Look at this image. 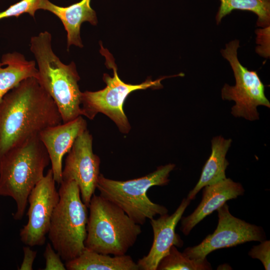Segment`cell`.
I'll return each mask as SVG.
<instances>
[{"label": "cell", "instance_id": "cell-1", "mask_svg": "<svg viewBox=\"0 0 270 270\" xmlns=\"http://www.w3.org/2000/svg\"><path fill=\"white\" fill-rule=\"evenodd\" d=\"M62 123L56 105L38 80H22L0 104V159L45 128Z\"/></svg>", "mask_w": 270, "mask_h": 270}, {"label": "cell", "instance_id": "cell-2", "mask_svg": "<svg viewBox=\"0 0 270 270\" xmlns=\"http://www.w3.org/2000/svg\"><path fill=\"white\" fill-rule=\"evenodd\" d=\"M30 50L38 66L36 79L56 105L62 123L82 116L80 78L76 64H64L54 52L52 35L48 31L31 38Z\"/></svg>", "mask_w": 270, "mask_h": 270}, {"label": "cell", "instance_id": "cell-3", "mask_svg": "<svg viewBox=\"0 0 270 270\" xmlns=\"http://www.w3.org/2000/svg\"><path fill=\"white\" fill-rule=\"evenodd\" d=\"M50 159L39 136L12 148L0 159V196L12 198L16 202L15 220H20L28 196L44 177Z\"/></svg>", "mask_w": 270, "mask_h": 270}, {"label": "cell", "instance_id": "cell-4", "mask_svg": "<svg viewBox=\"0 0 270 270\" xmlns=\"http://www.w3.org/2000/svg\"><path fill=\"white\" fill-rule=\"evenodd\" d=\"M88 208L85 247L102 254H126L142 232L140 225L100 195L92 196Z\"/></svg>", "mask_w": 270, "mask_h": 270}, {"label": "cell", "instance_id": "cell-5", "mask_svg": "<svg viewBox=\"0 0 270 270\" xmlns=\"http://www.w3.org/2000/svg\"><path fill=\"white\" fill-rule=\"evenodd\" d=\"M58 192L60 199L52 217L48 237L66 262L80 256L86 248L88 207L74 180H62Z\"/></svg>", "mask_w": 270, "mask_h": 270}, {"label": "cell", "instance_id": "cell-6", "mask_svg": "<svg viewBox=\"0 0 270 270\" xmlns=\"http://www.w3.org/2000/svg\"><path fill=\"white\" fill-rule=\"evenodd\" d=\"M175 166L174 164L161 166L145 176L127 180H111L100 174L96 188L100 196L120 208L135 222L144 224L158 214L168 213L166 207L152 202L147 192L153 186L167 185Z\"/></svg>", "mask_w": 270, "mask_h": 270}, {"label": "cell", "instance_id": "cell-7", "mask_svg": "<svg viewBox=\"0 0 270 270\" xmlns=\"http://www.w3.org/2000/svg\"><path fill=\"white\" fill-rule=\"evenodd\" d=\"M100 52L106 58V65L112 68L113 76L104 74L102 80L106 86L102 90L82 92V116L92 120L98 113L108 116L117 126L119 130L127 134L131 127L124 110V104L128 96L132 92L148 88L158 89L163 87L160 82L170 76H164L155 80L148 78L144 82L138 84H126L118 76L114 60L100 43Z\"/></svg>", "mask_w": 270, "mask_h": 270}, {"label": "cell", "instance_id": "cell-8", "mask_svg": "<svg viewBox=\"0 0 270 270\" xmlns=\"http://www.w3.org/2000/svg\"><path fill=\"white\" fill-rule=\"evenodd\" d=\"M221 50L222 56L230 62L236 79V85L226 84L222 90L223 100H234L232 114L236 117H243L254 120L259 118L257 106L270 108V103L264 94V86L256 71L250 70L243 66L237 56L239 41L232 40L226 44Z\"/></svg>", "mask_w": 270, "mask_h": 270}, {"label": "cell", "instance_id": "cell-9", "mask_svg": "<svg viewBox=\"0 0 270 270\" xmlns=\"http://www.w3.org/2000/svg\"><path fill=\"white\" fill-rule=\"evenodd\" d=\"M218 224L216 230L198 244L186 248L182 252L188 258L202 260L213 251L246 242H262L266 239L263 228L232 215L225 203L217 210Z\"/></svg>", "mask_w": 270, "mask_h": 270}, {"label": "cell", "instance_id": "cell-10", "mask_svg": "<svg viewBox=\"0 0 270 270\" xmlns=\"http://www.w3.org/2000/svg\"><path fill=\"white\" fill-rule=\"evenodd\" d=\"M60 199L52 169L36 185L30 192L27 212L28 220L20 230L21 241L26 246L44 244L52 217Z\"/></svg>", "mask_w": 270, "mask_h": 270}, {"label": "cell", "instance_id": "cell-11", "mask_svg": "<svg viewBox=\"0 0 270 270\" xmlns=\"http://www.w3.org/2000/svg\"><path fill=\"white\" fill-rule=\"evenodd\" d=\"M100 163V158L93 152L92 136L86 129L78 136L68 153L62 180L76 182L82 200L88 208L96 189Z\"/></svg>", "mask_w": 270, "mask_h": 270}, {"label": "cell", "instance_id": "cell-12", "mask_svg": "<svg viewBox=\"0 0 270 270\" xmlns=\"http://www.w3.org/2000/svg\"><path fill=\"white\" fill-rule=\"evenodd\" d=\"M190 200L184 198L175 212L172 214L160 215L150 220L154 240L148 254L139 259L136 262L139 270H156L161 259L166 255L172 246L182 247L184 242L176 232V226L180 220Z\"/></svg>", "mask_w": 270, "mask_h": 270}, {"label": "cell", "instance_id": "cell-13", "mask_svg": "<svg viewBox=\"0 0 270 270\" xmlns=\"http://www.w3.org/2000/svg\"><path fill=\"white\" fill-rule=\"evenodd\" d=\"M87 124L82 116L71 121L47 128L39 134L48 154L53 177L60 184L62 181V162L64 156L70 150L76 138L87 128Z\"/></svg>", "mask_w": 270, "mask_h": 270}, {"label": "cell", "instance_id": "cell-14", "mask_svg": "<svg viewBox=\"0 0 270 270\" xmlns=\"http://www.w3.org/2000/svg\"><path fill=\"white\" fill-rule=\"evenodd\" d=\"M202 200L190 214L182 216L180 230L186 236L206 216L224 205L228 200L242 196L244 190L239 182L226 178L213 184L204 186Z\"/></svg>", "mask_w": 270, "mask_h": 270}, {"label": "cell", "instance_id": "cell-15", "mask_svg": "<svg viewBox=\"0 0 270 270\" xmlns=\"http://www.w3.org/2000/svg\"><path fill=\"white\" fill-rule=\"evenodd\" d=\"M90 0L80 2L68 6H60L48 0H40L38 10H48L56 15L62 23L67 35V50L72 44L83 47L80 36L82 23L88 22L95 26L98 22L95 11L91 8Z\"/></svg>", "mask_w": 270, "mask_h": 270}, {"label": "cell", "instance_id": "cell-16", "mask_svg": "<svg viewBox=\"0 0 270 270\" xmlns=\"http://www.w3.org/2000/svg\"><path fill=\"white\" fill-rule=\"evenodd\" d=\"M232 140L222 136L214 137L212 140L211 154L205 163L200 178L187 198L192 200L204 186L225 179L226 170L229 163L226 158Z\"/></svg>", "mask_w": 270, "mask_h": 270}, {"label": "cell", "instance_id": "cell-17", "mask_svg": "<svg viewBox=\"0 0 270 270\" xmlns=\"http://www.w3.org/2000/svg\"><path fill=\"white\" fill-rule=\"evenodd\" d=\"M35 61L28 60L18 52L4 54L0 61V104L4 96L22 80L38 77Z\"/></svg>", "mask_w": 270, "mask_h": 270}, {"label": "cell", "instance_id": "cell-18", "mask_svg": "<svg viewBox=\"0 0 270 270\" xmlns=\"http://www.w3.org/2000/svg\"><path fill=\"white\" fill-rule=\"evenodd\" d=\"M68 270H138L136 262L129 255L100 254L86 248L80 256L66 262Z\"/></svg>", "mask_w": 270, "mask_h": 270}, {"label": "cell", "instance_id": "cell-19", "mask_svg": "<svg viewBox=\"0 0 270 270\" xmlns=\"http://www.w3.org/2000/svg\"><path fill=\"white\" fill-rule=\"evenodd\" d=\"M220 4L216 16V24L232 10L252 12L258 16L257 25L264 28L270 24V0H220Z\"/></svg>", "mask_w": 270, "mask_h": 270}, {"label": "cell", "instance_id": "cell-20", "mask_svg": "<svg viewBox=\"0 0 270 270\" xmlns=\"http://www.w3.org/2000/svg\"><path fill=\"white\" fill-rule=\"evenodd\" d=\"M212 268L206 258L202 260L191 259L176 246H172L168 253L159 262L156 270H210Z\"/></svg>", "mask_w": 270, "mask_h": 270}, {"label": "cell", "instance_id": "cell-21", "mask_svg": "<svg viewBox=\"0 0 270 270\" xmlns=\"http://www.w3.org/2000/svg\"><path fill=\"white\" fill-rule=\"evenodd\" d=\"M39 2L40 0H21L0 12V20L13 16L18 18L25 13L34 18L36 12L38 10Z\"/></svg>", "mask_w": 270, "mask_h": 270}, {"label": "cell", "instance_id": "cell-22", "mask_svg": "<svg viewBox=\"0 0 270 270\" xmlns=\"http://www.w3.org/2000/svg\"><path fill=\"white\" fill-rule=\"evenodd\" d=\"M248 254L252 258L259 260L266 270L270 269V241L264 240L260 244L253 246Z\"/></svg>", "mask_w": 270, "mask_h": 270}, {"label": "cell", "instance_id": "cell-23", "mask_svg": "<svg viewBox=\"0 0 270 270\" xmlns=\"http://www.w3.org/2000/svg\"><path fill=\"white\" fill-rule=\"evenodd\" d=\"M46 264L44 270H66L60 254L54 250L51 244L46 245L44 254Z\"/></svg>", "mask_w": 270, "mask_h": 270}, {"label": "cell", "instance_id": "cell-24", "mask_svg": "<svg viewBox=\"0 0 270 270\" xmlns=\"http://www.w3.org/2000/svg\"><path fill=\"white\" fill-rule=\"evenodd\" d=\"M30 246H24V258L18 268L19 270H32L33 264L36 258L37 252L30 248Z\"/></svg>", "mask_w": 270, "mask_h": 270}]
</instances>
